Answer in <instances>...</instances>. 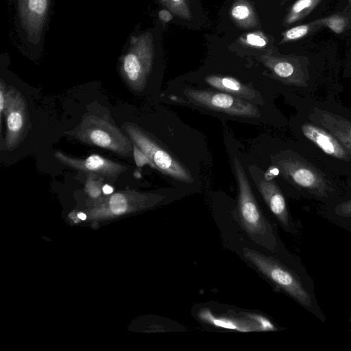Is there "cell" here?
Returning a JSON list of instances; mask_svg holds the SVG:
<instances>
[{"mask_svg":"<svg viewBox=\"0 0 351 351\" xmlns=\"http://www.w3.org/2000/svg\"><path fill=\"white\" fill-rule=\"evenodd\" d=\"M275 162L277 173L291 187L295 197L328 205L345 200L351 195L346 178L322 166L297 145L281 152Z\"/></svg>","mask_w":351,"mask_h":351,"instance_id":"6da1fadb","label":"cell"},{"mask_svg":"<svg viewBox=\"0 0 351 351\" xmlns=\"http://www.w3.org/2000/svg\"><path fill=\"white\" fill-rule=\"evenodd\" d=\"M291 128L306 154L335 175L351 178V154L334 135L300 111Z\"/></svg>","mask_w":351,"mask_h":351,"instance_id":"7a4b0ae2","label":"cell"},{"mask_svg":"<svg viewBox=\"0 0 351 351\" xmlns=\"http://www.w3.org/2000/svg\"><path fill=\"white\" fill-rule=\"evenodd\" d=\"M245 258L287 295L321 322L326 316L316 298L313 282L306 269L291 267L274 258L249 248Z\"/></svg>","mask_w":351,"mask_h":351,"instance_id":"3957f363","label":"cell"},{"mask_svg":"<svg viewBox=\"0 0 351 351\" xmlns=\"http://www.w3.org/2000/svg\"><path fill=\"white\" fill-rule=\"evenodd\" d=\"M234 165L239 187V209L242 225L245 231L256 241H261L265 247L275 250L277 248L276 238L261 213L245 171L237 159H234Z\"/></svg>","mask_w":351,"mask_h":351,"instance_id":"277c9868","label":"cell"},{"mask_svg":"<svg viewBox=\"0 0 351 351\" xmlns=\"http://www.w3.org/2000/svg\"><path fill=\"white\" fill-rule=\"evenodd\" d=\"M66 133L85 144L121 156L133 152L130 138L108 119L94 114L86 115L73 130Z\"/></svg>","mask_w":351,"mask_h":351,"instance_id":"5b68a950","label":"cell"},{"mask_svg":"<svg viewBox=\"0 0 351 351\" xmlns=\"http://www.w3.org/2000/svg\"><path fill=\"white\" fill-rule=\"evenodd\" d=\"M122 128L132 143L135 144L149 159L152 167L169 177L184 182H191L189 172L161 145L138 127L124 123Z\"/></svg>","mask_w":351,"mask_h":351,"instance_id":"8992f818","label":"cell"},{"mask_svg":"<svg viewBox=\"0 0 351 351\" xmlns=\"http://www.w3.org/2000/svg\"><path fill=\"white\" fill-rule=\"evenodd\" d=\"M134 46L124 56L121 75L134 90H142L147 83L154 60L153 38L146 33L136 38Z\"/></svg>","mask_w":351,"mask_h":351,"instance_id":"52a82bcc","label":"cell"},{"mask_svg":"<svg viewBox=\"0 0 351 351\" xmlns=\"http://www.w3.org/2000/svg\"><path fill=\"white\" fill-rule=\"evenodd\" d=\"M183 93L191 103L210 110L241 117L261 115L252 104L223 91L187 88Z\"/></svg>","mask_w":351,"mask_h":351,"instance_id":"ba28073f","label":"cell"},{"mask_svg":"<svg viewBox=\"0 0 351 351\" xmlns=\"http://www.w3.org/2000/svg\"><path fill=\"white\" fill-rule=\"evenodd\" d=\"M261 60L283 82L304 88L309 84L311 78L307 57L297 55H264Z\"/></svg>","mask_w":351,"mask_h":351,"instance_id":"9c48e42d","label":"cell"},{"mask_svg":"<svg viewBox=\"0 0 351 351\" xmlns=\"http://www.w3.org/2000/svg\"><path fill=\"white\" fill-rule=\"evenodd\" d=\"M3 112L6 116L5 147L7 149H13L25 135L29 119L25 100L14 88L7 90Z\"/></svg>","mask_w":351,"mask_h":351,"instance_id":"30bf717a","label":"cell"},{"mask_svg":"<svg viewBox=\"0 0 351 351\" xmlns=\"http://www.w3.org/2000/svg\"><path fill=\"white\" fill-rule=\"evenodd\" d=\"M54 157L69 167L87 174L94 173L106 178H116L127 169L125 166L98 154H92L86 158L81 159L57 151Z\"/></svg>","mask_w":351,"mask_h":351,"instance_id":"8fae6325","label":"cell"},{"mask_svg":"<svg viewBox=\"0 0 351 351\" xmlns=\"http://www.w3.org/2000/svg\"><path fill=\"white\" fill-rule=\"evenodd\" d=\"M257 186L270 211L283 228L296 235L299 230V225L291 217L285 197L276 182L272 180L260 179L257 182Z\"/></svg>","mask_w":351,"mask_h":351,"instance_id":"7c38bea8","label":"cell"},{"mask_svg":"<svg viewBox=\"0 0 351 351\" xmlns=\"http://www.w3.org/2000/svg\"><path fill=\"white\" fill-rule=\"evenodd\" d=\"M202 319L214 326L240 331L276 330L267 319L260 315L245 313L243 316H215L210 311L201 312Z\"/></svg>","mask_w":351,"mask_h":351,"instance_id":"4fadbf2b","label":"cell"},{"mask_svg":"<svg viewBox=\"0 0 351 351\" xmlns=\"http://www.w3.org/2000/svg\"><path fill=\"white\" fill-rule=\"evenodd\" d=\"M298 111L324 128L334 135L351 154V138L322 108L317 100L304 97L300 102Z\"/></svg>","mask_w":351,"mask_h":351,"instance_id":"5bb4252c","label":"cell"},{"mask_svg":"<svg viewBox=\"0 0 351 351\" xmlns=\"http://www.w3.org/2000/svg\"><path fill=\"white\" fill-rule=\"evenodd\" d=\"M204 80L211 87L247 101L254 102L258 97L254 90L234 77L210 75L206 76Z\"/></svg>","mask_w":351,"mask_h":351,"instance_id":"9a60e30c","label":"cell"},{"mask_svg":"<svg viewBox=\"0 0 351 351\" xmlns=\"http://www.w3.org/2000/svg\"><path fill=\"white\" fill-rule=\"evenodd\" d=\"M351 189V178H346ZM320 214L329 221L347 230H351V195L343 201L322 205Z\"/></svg>","mask_w":351,"mask_h":351,"instance_id":"2e32d148","label":"cell"},{"mask_svg":"<svg viewBox=\"0 0 351 351\" xmlns=\"http://www.w3.org/2000/svg\"><path fill=\"white\" fill-rule=\"evenodd\" d=\"M230 15L237 25L241 28H252L258 23L254 8L246 0L236 1L231 8Z\"/></svg>","mask_w":351,"mask_h":351,"instance_id":"e0dca14e","label":"cell"},{"mask_svg":"<svg viewBox=\"0 0 351 351\" xmlns=\"http://www.w3.org/2000/svg\"><path fill=\"white\" fill-rule=\"evenodd\" d=\"M322 0H296L289 8L284 21V25H289L307 16Z\"/></svg>","mask_w":351,"mask_h":351,"instance_id":"ac0fdd59","label":"cell"},{"mask_svg":"<svg viewBox=\"0 0 351 351\" xmlns=\"http://www.w3.org/2000/svg\"><path fill=\"white\" fill-rule=\"evenodd\" d=\"M322 27L319 19L291 27L282 34L281 44L298 40L308 36Z\"/></svg>","mask_w":351,"mask_h":351,"instance_id":"d6986e66","label":"cell"},{"mask_svg":"<svg viewBox=\"0 0 351 351\" xmlns=\"http://www.w3.org/2000/svg\"><path fill=\"white\" fill-rule=\"evenodd\" d=\"M323 27L339 34L351 27V10L337 12L319 19Z\"/></svg>","mask_w":351,"mask_h":351,"instance_id":"ffe728a7","label":"cell"},{"mask_svg":"<svg viewBox=\"0 0 351 351\" xmlns=\"http://www.w3.org/2000/svg\"><path fill=\"white\" fill-rule=\"evenodd\" d=\"M160 1L177 16L185 20L192 19L190 0H160Z\"/></svg>","mask_w":351,"mask_h":351,"instance_id":"44dd1931","label":"cell"},{"mask_svg":"<svg viewBox=\"0 0 351 351\" xmlns=\"http://www.w3.org/2000/svg\"><path fill=\"white\" fill-rule=\"evenodd\" d=\"M128 195L125 193H116L108 199L109 210L114 214H121L125 212L128 207Z\"/></svg>","mask_w":351,"mask_h":351,"instance_id":"7402d4cb","label":"cell"},{"mask_svg":"<svg viewBox=\"0 0 351 351\" xmlns=\"http://www.w3.org/2000/svg\"><path fill=\"white\" fill-rule=\"evenodd\" d=\"M97 175L88 173V178L85 184V190L92 197H97L101 195V182L102 179L95 180Z\"/></svg>","mask_w":351,"mask_h":351,"instance_id":"603a6c76","label":"cell"},{"mask_svg":"<svg viewBox=\"0 0 351 351\" xmlns=\"http://www.w3.org/2000/svg\"><path fill=\"white\" fill-rule=\"evenodd\" d=\"M26 8L34 16H43L47 9V0H27Z\"/></svg>","mask_w":351,"mask_h":351,"instance_id":"cb8c5ba5","label":"cell"},{"mask_svg":"<svg viewBox=\"0 0 351 351\" xmlns=\"http://www.w3.org/2000/svg\"><path fill=\"white\" fill-rule=\"evenodd\" d=\"M265 36L258 34H248L245 36V43L251 46L256 47H265L267 43V40Z\"/></svg>","mask_w":351,"mask_h":351,"instance_id":"d4e9b609","label":"cell"},{"mask_svg":"<svg viewBox=\"0 0 351 351\" xmlns=\"http://www.w3.org/2000/svg\"><path fill=\"white\" fill-rule=\"evenodd\" d=\"M132 145L133 155L136 165L140 167L146 163H149L152 166L151 161L147 156L135 144L132 143Z\"/></svg>","mask_w":351,"mask_h":351,"instance_id":"484cf974","label":"cell"},{"mask_svg":"<svg viewBox=\"0 0 351 351\" xmlns=\"http://www.w3.org/2000/svg\"><path fill=\"white\" fill-rule=\"evenodd\" d=\"M6 98H7V90L5 89V86H4L3 81L1 80L0 84V113L2 114L3 113L5 104H6Z\"/></svg>","mask_w":351,"mask_h":351,"instance_id":"4316f807","label":"cell"},{"mask_svg":"<svg viewBox=\"0 0 351 351\" xmlns=\"http://www.w3.org/2000/svg\"><path fill=\"white\" fill-rule=\"evenodd\" d=\"M160 19L164 22H169L173 19V15L168 10H161L158 13Z\"/></svg>","mask_w":351,"mask_h":351,"instance_id":"83f0119b","label":"cell"},{"mask_svg":"<svg viewBox=\"0 0 351 351\" xmlns=\"http://www.w3.org/2000/svg\"><path fill=\"white\" fill-rule=\"evenodd\" d=\"M102 191L104 194H106V195H108V194H110L112 193L113 191V189L112 186H110V185L108 184H104L103 186H102Z\"/></svg>","mask_w":351,"mask_h":351,"instance_id":"f1b7e54d","label":"cell"},{"mask_svg":"<svg viewBox=\"0 0 351 351\" xmlns=\"http://www.w3.org/2000/svg\"><path fill=\"white\" fill-rule=\"evenodd\" d=\"M77 216L82 220H85L86 219V215L83 213H79Z\"/></svg>","mask_w":351,"mask_h":351,"instance_id":"f546056e","label":"cell"},{"mask_svg":"<svg viewBox=\"0 0 351 351\" xmlns=\"http://www.w3.org/2000/svg\"><path fill=\"white\" fill-rule=\"evenodd\" d=\"M287 0H281L282 3H285Z\"/></svg>","mask_w":351,"mask_h":351,"instance_id":"4dcf8cb0","label":"cell"},{"mask_svg":"<svg viewBox=\"0 0 351 351\" xmlns=\"http://www.w3.org/2000/svg\"><path fill=\"white\" fill-rule=\"evenodd\" d=\"M350 319V321L351 322V315H350V319Z\"/></svg>","mask_w":351,"mask_h":351,"instance_id":"1f68e13d","label":"cell"},{"mask_svg":"<svg viewBox=\"0 0 351 351\" xmlns=\"http://www.w3.org/2000/svg\"><path fill=\"white\" fill-rule=\"evenodd\" d=\"M350 3H351V0H350Z\"/></svg>","mask_w":351,"mask_h":351,"instance_id":"d6a6232c","label":"cell"}]
</instances>
